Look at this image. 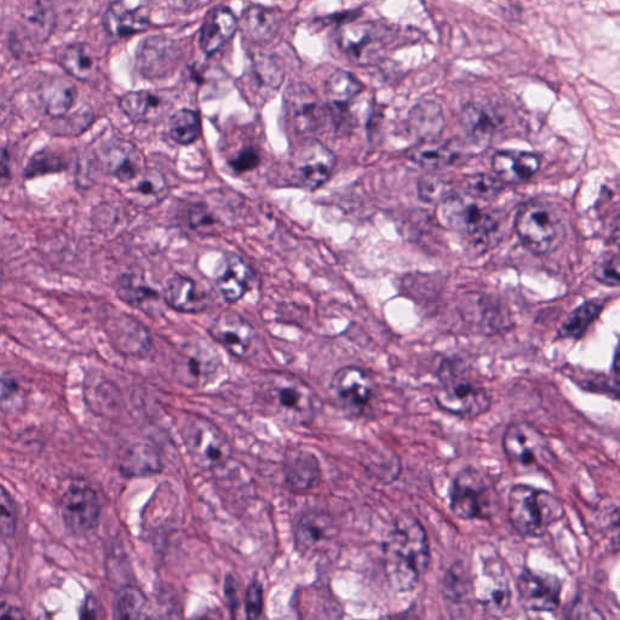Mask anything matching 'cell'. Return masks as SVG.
Listing matches in <instances>:
<instances>
[{
    "label": "cell",
    "mask_w": 620,
    "mask_h": 620,
    "mask_svg": "<svg viewBox=\"0 0 620 620\" xmlns=\"http://www.w3.org/2000/svg\"><path fill=\"white\" fill-rule=\"evenodd\" d=\"M383 556L390 587L399 593L415 590L430 564V545L421 521L410 513L400 514L384 542Z\"/></svg>",
    "instance_id": "6da1fadb"
},
{
    "label": "cell",
    "mask_w": 620,
    "mask_h": 620,
    "mask_svg": "<svg viewBox=\"0 0 620 620\" xmlns=\"http://www.w3.org/2000/svg\"><path fill=\"white\" fill-rule=\"evenodd\" d=\"M257 399L268 415L290 426H307L318 411V398L312 388L289 373H272L264 378Z\"/></svg>",
    "instance_id": "7a4b0ae2"
},
{
    "label": "cell",
    "mask_w": 620,
    "mask_h": 620,
    "mask_svg": "<svg viewBox=\"0 0 620 620\" xmlns=\"http://www.w3.org/2000/svg\"><path fill=\"white\" fill-rule=\"evenodd\" d=\"M438 376L434 400L440 410L457 417L476 418L491 409L490 390L464 365L445 361Z\"/></svg>",
    "instance_id": "3957f363"
},
{
    "label": "cell",
    "mask_w": 620,
    "mask_h": 620,
    "mask_svg": "<svg viewBox=\"0 0 620 620\" xmlns=\"http://www.w3.org/2000/svg\"><path fill=\"white\" fill-rule=\"evenodd\" d=\"M508 516L519 535L538 538L564 518L565 507L550 492L519 484L509 492Z\"/></svg>",
    "instance_id": "277c9868"
},
{
    "label": "cell",
    "mask_w": 620,
    "mask_h": 620,
    "mask_svg": "<svg viewBox=\"0 0 620 620\" xmlns=\"http://www.w3.org/2000/svg\"><path fill=\"white\" fill-rule=\"evenodd\" d=\"M521 244L537 256L551 254L566 237L565 217L558 205L532 199L521 206L515 218Z\"/></svg>",
    "instance_id": "5b68a950"
},
{
    "label": "cell",
    "mask_w": 620,
    "mask_h": 620,
    "mask_svg": "<svg viewBox=\"0 0 620 620\" xmlns=\"http://www.w3.org/2000/svg\"><path fill=\"white\" fill-rule=\"evenodd\" d=\"M502 446L510 467L518 474L549 473L558 463L548 439L531 423L510 424Z\"/></svg>",
    "instance_id": "8992f818"
},
{
    "label": "cell",
    "mask_w": 620,
    "mask_h": 620,
    "mask_svg": "<svg viewBox=\"0 0 620 620\" xmlns=\"http://www.w3.org/2000/svg\"><path fill=\"white\" fill-rule=\"evenodd\" d=\"M450 508L456 518L490 520L497 507L496 487L486 474L473 467L456 474L450 487Z\"/></svg>",
    "instance_id": "52a82bcc"
},
{
    "label": "cell",
    "mask_w": 620,
    "mask_h": 620,
    "mask_svg": "<svg viewBox=\"0 0 620 620\" xmlns=\"http://www.w3.org/2000/svg\"><path fill=\"white\" fill-rule=\"evenodd\" d=\"M180 433L189 455L198 467L214 472L231 462V442L209 419L189 413L182 418Z\"/></svg>",
    "instance_id": "ba28073f"
},
{
    "label": "cell",
    "mask_w": 620,
    "mask_h": 620,
    "mask_svg": "<svg viewBox=\"0 0 620 620\" xmlns=\"http://www.w3.org/2000/svg\"><path fill=\"white\" fill-rule=\"evenodd\" d=\"M441 208L446 225L464 237L485 241L498 231L499 221L495 212L482 208L472 198L465 199L452 193L441 203Z\"/></svg>",
    "instance_id": "9c48e42d"
},
{
    "label": "cell",
    "mask_w": 620,
    "mask_h": 620,
    "mask_svg": "<svg viewBox=\"0 0 620 620\" xmlns=\"http://www.w3.org/2000/svg\"><path fill=\"white\" fill-rule=\"evenodd\" d=\"M335 168V155L318 140H306L291 159V175L295 185L314 192L330 180Z\"/></svg>",
    "instance_id": "30bf717a"
},
{
    "label": "cell",
    "mask_w": 620,
    "mask_h": 620,
    "mask_svg": "<svg viewBox=\"0 0 620 620\" xmlns=\"http://www.w3.org/2000/svg\"><path fill=\"white\" fill-rule=\"evenodd\" d=\"M337 404L350 416H363L375 398L376 384L370 373L358 366L338 370L331 381Z\"/></svg>",
    "instance_id": "8fae6325"
},
{
    "label": "cell",
    "mask_w": 620,
    "mask_h": 620,
    "mask_svg": "<svg viewBox=\"0 0 620 620\" xmlns=\"http://www.w3.org/2000/svg\"><path fill=\"white\" fill-rule=\"evenodd\" d=\"M475 601L493 617L503 616L512 604V588L502 562L487 559L472 581Z\"/></svg>",
    "instance_id": "7c38bea8"
},
{
    "label": "cell",
    "mask_w": 620,
    "mask_h": 620,
    "mask_svg": "<svg viewBox=\"0 0 620 620\" xmlns=\"http://www.w3.org/2000/svg\"><path fill=\"white\" fill-rule=\"evenodd\" d=\"M516 590L528 612L555 613L560 608L562 582L558 577L525 568L516 579Z\"/></svg>",
    "instance_id": "4fadbf2b"
},
{
    "label": "cell",
    "mask_w": 620,
    "mask_h": 620,
    "mask_svg": "<svg viewBox=\"0 0 620 620\" xmlns=\"http://www.w3.org/2000/svg\"><path fill=\"white\" fill-rule=\"evenodd\" d=\"M221 360L208 343H188L177 355L174 372L177 380L187 387L206 386L215 377Z\"/></svg>",
    "instance_id": "5bb4252c"
},
{
    "label": "cell",
    "mask_w": 620,
    "mask_h": 620,
    "mask_svg": "<svg viewBox=\"0 0 620 620\" xmlns=\"http://www.w3.org/2000/svg\"><path fill=\"white\" fill-rule=\"evenodd\" d=\"M63 524L72 535L84 536L99 524V497L89 486H72L60 503Z\"/></svg>",
    "instance_id": "9a60e30c"
},
{
    "label": "cell",
    "mask_w": 620,
    "mask_h": 620,
    "mask_svg": "<svg viewBox=\"0 0 620 620\" xmlns=\"http://www.w3.org/2000/svg\"><path fill=\"white\" fill-rule=\"evenodd\" d=\"M210 335L233 357L249 359L257 350V332L240 314L223 312L210 326Z\"/></svg>",
    "instance_id": "2e32d148"
},
{
    "label": "cell",
    "mask_w": 620,
    "mask_h": 620,
    "mask_svg": "<svg viewBox=\"0 0 620 620\" xmlns=\"http://www.w3.org/2000/svg\"><path fill=\"white\" fill-rule=\"evenodd\" d=\"M386 34L371 24H347L337 33L342 53L358 66H369L380 59Z\"/></svg>",
    "instance_id": "e0dca14e"
},
{
    "label": "cell",
    "mask_w": 620,
    "mask_h": 620,
    "mask_svg": "<svg viewBox=\"0 0 620 620\" xmlns=\"http://www.w3.org/2000/svg\"><path fill=\"white\" fill-rule=\"evenodd\" d=\"M180 55V47L175 40L164 36L148 37L137 48L136 67L142 77L164 79L176 70Z\"/></svg>",
    "instance_id": "ac0fdd59"
},
{
    "label": "cell",
    "mask_w": 620,
    "mask_h": 620,
    "mask_svg": "<svg viewBox=\"0 0 620 620\" xmlns=\"http://www.w3.org/2000/svg\"><path fill=\"white\" fill-rule=\"evenodd\" d=\"M284 101L287 117L298 132L317 131L329 116V107L306 84H291Z\"/></svg>",
    "instance_id": "d6986e66"
},
{
    "label": "cell",
    "mask_w": 620,
    "mask_h": 620,
    "mask_svg": "<svg viewBox=\"0 0 620 620\" xmlns=\"http://www.w3.org/2000/svg\"><path fill=\"white\" fill-rule=\"evenodd\" d=\"M99 158L103 170L120 182H134L146 170L140 149L129 141H108L101 147Z\"/></svg>",
    "instance_id": "ffe728a7"
},
{
    "label": "cell",
    "mask_w": 620,
    "mask_h": 620,
    "mask_svg": "<svg viewBox=\"0 0 620 620\" xmlns=\"http://www.w3.org/2000/svg\"><path fill=\"white\" fill-rule=\"evenodd\" d=\"M151 25V11L143 0H116L103 16V27L113 37L125 38L145 32Z\"/></svg>",
    "instance_id": "44dd1931"
},
{
    "label": "cell",
    "mask_w": 620,
    "mask_h": 620,
    "mask_svg": "<svg viewBox=\"0 0 620 620\" xmlns=\"http://www.w3.org/2000/svg\"><path fill=\"white\" fill-rule=\"evenodd\" d=\"M285 79V66L277 55L257 53L251 57L245 83L256 99L267 101L278 93Z\"/></svg>",
    "instance_id": "7402d4cb"
},
{
    "label": "cell",
    "mask_w": 620,
    "mask_h": 620,
    "mask_svg": "<svg viewBox=\"0 0 620 620\" xmlns=\"http://www.w3.org/2000/svg\"><path fill=\"white\" fill-rule=\"evenodd\" d=\"M492 169L503 183H520L532 179L541 168V159L530 152L498 151L492 157Z\"/></svg>",
    "instance_id": "603a6c76"
},
{
    "label": "cell",
    "mask_w": 620,
    "mask_h": 620,
    "mask_svg": "<svg viewBox=\"0 0 620 620\" xmlns=\"http://www.w3.org/2000/svg\"><path fill=\"white\" fill-rule=\"evenodd\" d=\"M335 526L329 515L312 510L297 522L295 531L296 548L301 554L315 553L321 545L334 537Z\"/></svg>",
    "instance_id": "cb8c5ba5"
},
{
    "label": "cell",
    "mask_w": 620,
    "mask_h": 620,
    "mask_svg": "<svg viewBox=\"0 0 620 620\" xmlns=\"http://www.w3.org/2000/svg\"><path fill=\"white\" fill-rule=\"evenodd\" d=\"M238 30V20L231 9L218 7L212 9L200 31V48L206 55L217 53Z\"/></svg>",
    "instance_id": "d4e9b609"
},
{
    "label": "cell",
    "mask_w": 620,
    "mask_h": 620,
    "mask_svg": "<svg viewBox=\"0 0 620 620\" xmlns=\"http://www.w3.org/2000/svg\"><path fill=\"white\" fill-rule=\"evenodd\" d=\"M251 278L248 263L238 255L229 254L218 269L217 289L227 302H237L249 291Z\"/></svg>",
    "instance_id": "484cf974"
},
{
    "label": "cell",
    "mask_w": 620,
    "mask_h": 620,
    "mask_svg": "<svg viewBox=\"0 0 620 620\" xmlns=\"http://www.w3.org/2000/svg\"><path fill=\"white\" fill-rule=\"evenodd\" d=\"M164 298L171 308L181 313H200L209 306L208 296L194 280L183 275H175L168 281Z\"/></svg>",
    "instance_id": "4316f807"
},
{
    "label": "cell",
    "mask_w": 620,
    "mask_h": 620,
    "mask_svg": "<svg viewBox=\"0 0 620 620\" xmlns=\"http://www.w3.org/2000/svg\"><path fill=\"white\" fill-rule=\"evenodd\" d=\"M287 485L295 491H308L320 480V464L317 457L306 450L287 452L284 464Z\"/></svg>",
    "instance_id": "83f0119b"
},
{
    "label": "cell",
    "mask_w": 620,
    "mask_h": 620,
    "mask_svg": "<svg viewBox=\"0 0 620 620\" xmlns=\"http://www.w3.org/2000/svg\"><path fill=\"white\" fill-rule=\"evenodd\" d=\"M109 336L120 352L128 355L147 354L151 347V338L139 321L123 314L109 325Z\"/></svg>",
    "instance_id": "f1b7e54d"
},
{
    "label": "cell",
    "mask_w": 620,
    "mask_h": 620,
    "mask_svg": "<svg viewBox=\"0 0 620 620\" xmlns=\"http://www.w3.org/2000/svg\"><path fill=\"white\" fill-rule=\"evenodd\" d=\"M407 126L419 143L436 141L445 128L444 113L438 103L419 102L411 109L407 117Z\"/></svg>",
    "instance_id": "f546056e"
},
{
    "label": "cell",
    "mask_w": 620,
    "mask_h": 620,
    "mask_svg": "<svg viewBox=\"0 0 620 620\" xmlns=\"http://www.w3.org/2000/svg\"><path fill=\"white\" fill-rule=\"evenodd\" d=\"M281 21L280 11L263 7V5H251L245 10L241 27L245 36L255 43H267L277 36Z\"/></svg>",
    "instance_id": "4dcf8cb0"
},
{
    "label": "cell",
    "mask_w": 620,
    "mask_h": 620,
    "mask_svg": "<svg viewBox=\"0 0 620 620\" xmlns=\"http://www.w3.org/2000/svg\"><path fill=\"white\" fill-rule=\"evenodd\" d=\"M40 101L45 113L54 119L63 118L77 99V89L65 78H53L40 89Z\"/></svg>",
    "instance_id": "1f68e13d"
},
{
    "label": "cell",
    "mask_w": 620,
    "mask_h": 620,
    "mask_svg": "<svg viewBox=\"0 0 620 620\" xmlns=\"http://www.w3.org/2000/svg\"><path fill=\"white\" fill-rule=\"evenodd\" d=\"M165 102L151 91H131L119 101L120 109L131 122L151 123L160 116Z\"/></svg>",
    "instance_id": "d6a6232c"
},
{
    "label": "cell",
    "mask_w": 620,
    "mask_h": 620,
    "mask_svg": "<svg viewBox=\"0 0 620 620\" xmlns=\"http://www.w3.org/2000/svg\"><path fill=\"white\" fill-rule=\"evenodd\" d=\"M411 162L422 166L424 169L436 170L456 164L461 158V153L457 151L451 143L441 145L438 141L421 142L413 147L407 155Z\"/></svg>",
    "instance_id": "836d02e7"
},
{
    "label": "cell",
    "mask_w": 620,
    "mask_h": 620,
    "mask_svg": "<svg viewBox=\"0 0 620 620\" xmlns=\"http://www.w3.org/2000/svg\"><path fill=\"white\" fill-rule=\"evenodd\" d=\"M461 123L465 134L478 145L491 142L496 134V119L484 107L469 103L462 111Z\"/></svg>",
    "instance_id": "e575fe53"
},
{
    "label": "cell",
    "mask_w": 620,
    "mask_h": 620,
    "mask_svg": "<svg viewBox=\"0 0 620 620\" xmlns=\"http://www.w3.org/2000/svg\"><path fill=\"white\" fill-rule=\"evenodd\" d=\"M131 193L143 208H152L163 203L170 193L168 182L162 172L146 169L139 179L135 180Z\"/></svg>",
    "instance_id": "d590c367"
},
{
    "label": "cell",
    "mask_w": 620,
    "mask_h": 620,
    "mask_svg": "<svg viewBox=\"0 0 620 620\" xmlns=\"http://www.w3.org/2000/svg\"><path fill=\"white\" fill-rule=\"evenodd\" d=\"M364 85L354 74L337 70L325 84V93L330 106L346 107L363 93Z\"/></svg>",
    "instance_id": "8d00e7d4"
},
{
    "label": "cell",
    "mask_w": 620,
    "mask_h": 620,
    "mask_svg": "<svg viewBox=\"0 0 620 620\" xmlns=\"http://www.w3.org/2000/svg\"><path fill=\"white\" fill-rule=\"evenodd\" d=\"M59 65L68 76L88 82L96 71V62L88 47L82 43L68 45L61 51Z\"/></svg>",
    "instance_id": "74e56055"
},
{
    "label": "cell",
    "mask_w": 620,
    "mask_h": 620,
    "mask_svg": "<svg viewBox=\"0 0 620 620\" xmlns=\"http://www.w3.org/2000/svg\"><path fill=\"white\" fill-rule=\"evenodd\" d=\"M604 309V304L599 301H589L582 304L568 315L564 323L560 326L559 337L578 340L589 329L590 325L599 318Z\"/></svg>",
    "instance_id": "f35d334b"
},
{
    "label": "cell",
    "mask_w": 620,
    "mask_h": 620,
    "mask_svg": "<svg viewBox=\"0 0 620 620\" xmlns=\"http://www.w3.org/2000/svg\"><path fill=\"white\" fill-rule=\"evenodd\" d=\"M116 291L120 300L142 310L151 307L149 304L154 303L159 298L157 291L143 283L139 277L129 274L122 275L119 278Z\"/></svg>",
    "instance_id": "ab89813d"
},
{
    "label": "cell",
    "mask_w": 620,
    "mask_h": 620,
    "mask_svg": "<svg viewBox=\"0 0 620 620\" xmlns=\"http://www.w3.org/2000/svg\"><path fill=\"white\" fill-rule=\"evenodd\" d=\"M171 139L186 146L197 141L202 132L199 114L192 109L183 108L172 114L169 122Z\"/></svg>",
    "instance_id": "60d3db41"
},
{
    "label": "cell",
    "mask_w": 620,
    "mask_h": 620,
    "mask_svg": "<svg viewBox=\"0 0 620 620\" xmlns=\"http://www.w3.org/2000/svg\"><path fill=\"white\" fill-rule=\"evenodd\" d=\"M122 468L131 475L154 474L159 472L160 462L151 447L135 446L125 453Z\"/></svg>",
    "instance_id": "b9f144b4"
},
{
    "label": "cell",
    "mask_w": 620,
    "mask_h": 620,
    "mask_svg": "<svg viewBox=\"0 0 620 620\" xmlns=\"http://www.w3.org/2000/svg\"><path fill=\"white\" fill-rule=\"evenodd\" d=\"M505 183L490 174H475L464 181V193L474 200H492L503 192Z\"/></svg>",
    "instance_id": "7bdbcfd3"
},
{
    "label": "cell",
    "mask_w": 620,
    "mask_h": 620,
    "mask_svg": "<svg viewBox=\"0 0 620 620\" xmlns=\"http://www.w3.org/2000/svg\"><path fill=\"white\" fill-rule=\"evenodd\" d=\"M444 594L452 604H464L473 595L472 579H468L464 571L455 565L445 574Z\"/></svg>",
    "instance_id": "ee69618b"
},
{
    "label": "cell",
    "mask_w": 620,
    "mask_h": 620,
    "mask_svg": "<svg viewBox=\"0 0 620 620\" xmlns=\"http://www.w3.org/2000/svg\"><path fill=\"white\" fill-rule=\"evenodd\" d=\"M146 597L139 589L128 587L120 591L117 600V617L125 619L141 618L145 610Z\"/></svg>",
    "instance_id": "f6af8a7d"
},
{
    "label": "cell",
    "mask_w": 620,
    "mask_h": 620,
    "mask_svg": "<svg viewBox=\"0 0 620 620\" xmlns=\"http://www.w3.org/2000/svg\"><path fill=\"white\" fill-rule=\"evenodd\" d=\"M67 164L60 155L47 152L37 153L28 163L25 175L27 179L53 174V172L65 171Z\"/></svg>",
    "instance_id": "bcb514c9"
},
{
    "label": "cell",
    "mask_w": 620,
    "mask_h": 620,
    "mask_svg": "<svg viewBox=\"0 0 620 620\" xmlns=\"http://www.w3.org/2000/svg\"><path fill=\"white\" fill-rule=\"evenodd\" d=\"M419 198L429 204H441L452 194L450 185L438 176H424L418 185Z\"/></svg>",
    "instance_id": "7dc6e473"
},
{
    "label": "cell",
    "mask_w": 620,
    "mask_h": 620,
    "mask_svg": "<svg viewBox=\"0 0 620 620\" xmlns=\"http://www.w3.org/2000/svg\"><path fill=\"white\" fill-rule=\"evenodd\" d=\"M618 252H607L595 263L593 275L600 284L617 287L620 283Z\"/></svg>",
    "instance_id": "c3c4849f"
},
{
    "label": "cell",
    "mask_w": 620,
    "mask_h": 620,
    "mask_svg": "<svg viewBox=\"0 0 620 620\" xmlns=\"http://www.w3.org/2000/svg\"><path fill=\"white\" fill-rule=\"evenodd\" d=\"M17 521H19V515H17L14 499L0 485V537H13L16 532Z\"/></svg>",
    "instance_id": "681fc988"
},
{
    "label": "cell",
    "mask_w": 620,
    "mask_h": 620,
    "mask_svg": "<svg viewBox=\"0 0 620 620\" xmlns=\"http://www.w3.org/2000/svg\"><path fill=\"white\" fill-rule=\"evenodd\" d=\"M24 405V396L21 394L20 384L14 378H0V410L14 413Z\"/></svg>",
    "instance_id": "f907efd6"
},
{
    "label": "cell",
    "mask_w": 620,
    "mask_h": 620,
    "mask_svg": "<svg viewBox=\"0 0 620 620\" xmlns=\"http://www.w3.org/2000/svg\"><path fill=\"white\" fill-rule=\"evenodd\" d=\"M246 616L256 619L263 612V589L260 583H252L245 596Z\"/></svg>",
    "instance_id": "816d5d0a"
},
{
    "label": "cell",
    "mask_w": 620,
    "mask_h": 620,
    "mask_svg": "<svg viewBox=\"0 0 620 620\" xmlns=\"http://www.w3.org/2000/svg\"><path fill=\"white\" fill-rule=\"evenodd\" d=\"M258 164H260V154H258L255 148L243 149V151L235 155L231 163H229L231 168L237 171L238 174L254 170L257 168Z\"/></svg>",
    "instance_id": "f5cc1de1"
},
{
    "label": "cell",
    "mask_w": 620,
    "mask_h": 620,
    "mask_svg": "<svg viewBox=\"0 0 620 620\" xmlns=\"http://www.w3.org/2000/svg\"><path fill=\"white\" fill-rule=\"evenodd\" d=\"M189 223L194 229L209 228L215 225V217L205 205H197L189 212Z\"/></svg>",
    "instance_id": "db71d44e"
},
{
    "label": "cell",
    "mask_w": 620,
    "mask_h": 620,
    "mask_svg": "<svg viewBox=\"0 0 620 620\" xmlns=\"http://www.w3.org/2000/svg\"><path fill=\"white\" fill-rule=\"evenodd\" d=\"M11 181L10 157L7 149L0 147V187Z\"/></svg>",
    "instance_id": "11a10c76"
},
{
    "label": "cell",
    "mask_w": 620,
    "mask_h": 620,
    "mask_svg": "<svg viewBox=\"0 0 620 620\" xmlns=\"http://www.w3.org/2000/svg\"><path fill=\"white\" fill-rule=\"evenodd\" d=\"M235 589H237V585H235L234 579L232 577H228L226 582V596L232 612L239 606V597H237V591H235Z\"/></svg>",
    "instance_id": "9f6ffc18"
},
{
    "label": "cell",
    "mask_w": 620,
    "mask_h": 620,
    "mask_svg": "<svg viewBox=\"0 0 620 620\" xmlns=\"http://www.w3.org/2000/svg\"><path fill=\"white\" fill-rule=\"evenodd\" d=\"M0 618L22 619L24 614H22L19 608L4 604L0 605Z\"/></svg>",
    "instance_id": "6f0895ef"
},
{
    "label": "cell",
    "mask_w": 620,
    "mask_h": 620,
    "mask_svg": "<svg viewBox=\"0 0 620 620\" xmlns=\"http://www.w3.org/2000/svg\"><path fill=\"white\" fill-rule=\"evenodd\" d=\"M97 606L96 602L93 599H89L85 601V605L82 608V613H80V618H96L97 614Z\"/></svg>",
    "instance_id": "680465c9"
},
{
    "label": "cell",
    "mask_w": 620,
    "mask_h": 620,
    "mask_svg": "<svg viewBox=\"0 0 620 620\" xmlns=\"http://www.w3.org/2000/svg\"><path fill=\"white\" fill-rule=\"evenodd\" d=\"M3 280V272H2V268H0V283H2Z\"/></svg>",
    "instance_id": "91938a15"
}]
</instances>
